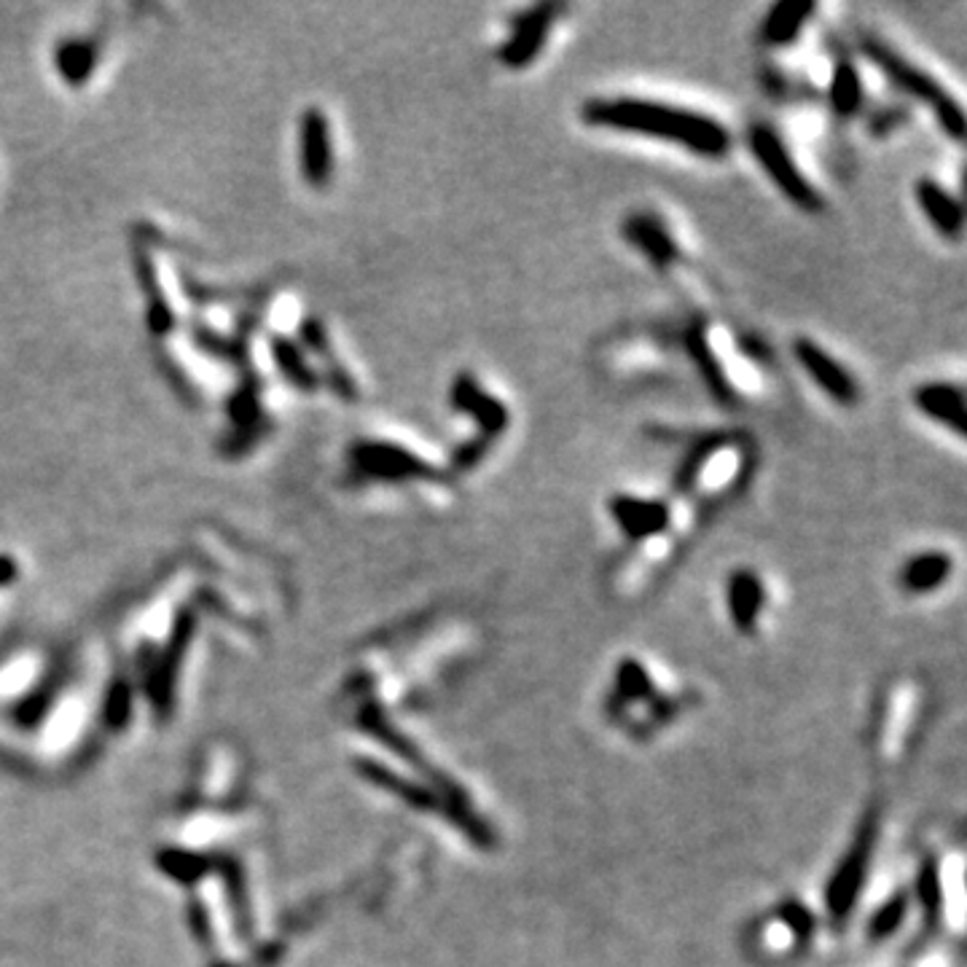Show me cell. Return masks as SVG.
<instances>
[{
	"instance_id": "cell-10",
	"label": "cell",
	"mask_w": 967,
	"mask_h": 967,
	"mask_svg": "<svg viewBox=\"0 0 967 967\" xmlns=\"http://www.w3.org/2000/svg\"><path fill=\"white\" fill-rule=\"evenodd\" d=\"M874 839H876V820L870 817L863 828V833L857 836L852 850L846 852V857L841 861L836 874L831 876V885H828V911L833 919H844L855 906L857 892L863 890V881H866L868 866H870V852H874Z\"/></svg>"
},
{
	"instance_id": "cell-2",
	"label": "cell",
	"mask_w": 967,
	"mask_h": 967,
	"mask_svg": "<svg viewBox=\"0 0 967 967\" xmlns=\"http://www.w3.org/2000/svg\"><path fill=\"white\" fill-rule=\"evenodd\" d=\"M747 151L758 161V167L764 170V176L777 185L779 194L788 200L792 207L803 210V213L817 215L825 207L820 191L814 189V183L803 176V170L798 167V161L792 159L790 146L785 143V137L779 135V130L768 122H755L747 127Z\"/></svg>"
},
{
	"instance_id": "cell-5",
	"label": "cell",
	"mask_w": 967,
	"mask_h": 967,
	"mask_svg": "<svg viewBox=\"0 0 967 967\" xmlns=\"http://www.w3.org/2000/svg\"><path fill=\"white\" fill-rule=\"evenodd\" d=\"M861 49L870 59V63H874V68L879 70V74H885L887 81H890L898 92H903L906 98H911L917 102H927L933 111L941 105L943 100L948 98L946 89H943L941 83L927 74V70L917 68L911 59H906L903 54L895 52L887 41L874 38V35H866V38L861 41Z\"/></svg>"
},
{
	"instance_id": "cell-14",
	"label": "cell",
	"mask_w": 967,
	"mask_h": 967,
	"mask_svg": "<svg viewBox=\"0 0 967 967\" xmlns=\"http://www.w3.org/2000/svg\"><path fill=\"white\" fill-rule=\"evenodd\" d=\"M814 14L817 3L812 0H779V3L768 5L764 20H761L758 41L766 49H788L801 38Z\"/></svg>"
},
{
	"instance_id": "cell-17",
	"label": "cell",
	"mask_w": 967,
	"mask_h": 967,
	"mask_svg": "<svg viewBox=\"0 0 967 967\" xmlns=\"http://www.w3.org/2000/svg\"><path fill=\"white\" fill-rule=\"evenodd\" d=\"M863 102H866V87H863V76L857 65L846 57L836 59L831 70V81H828V105H831L833 116L850 122L863 111Z\"/></svg>"
},
{
	"instance_id": "cell-3",
	"label": "cell",
	"mask_w": 967,
	"mask_h": 967,
	"mask_svg": "<svg viewBox=\"0 0 967 967\" xmlns=\"http://www.w3.org/2000/svg\"><path fill=\"white\" fill-rule=\"evenodd\" d=\"M562 14L560 3H535L510 20L506 41L497 49V59L508 70H527L540 57Z\"/></svg>"
},
{
	"instance_id": "cell-11",
	"label": "cell",
	"mask_w": 967,
	"mask_h": 967,
	"mask_svg": "<svg viewBox=\"0 0 967 967\" xmlns=\"http://www.w3.org/2000/svg\"><path fill=\"white\" fill-rule=\"evenodd\" d=\"M914 408L922 417L933 419L941 428L952 430L954 436H967V398L957 382H922L911 395Z\"/></svg>"
},
{
	"instance_id": "cell-9",
	"label": "cell",
	"mask_w": 967,
	"mask_h": 967,
	"mask_svg": "<svg viewBox=\"0 0 967 967\" xmlns=\"http://www.w3.org/2000/svg\"><path fill=\"white\" fill-rule=\"evenodd\" d=\"M358 468L382 482H441L443 471L395 443H363L356 452Z\"/></svg>"
},
{
	"instance_id": "cell-15",
	"label": "cell",
	"mask_w": 967,
	"mask_h": 967,
	"mask_svg": "<svg viewBox=\"0 0 967 967\" xmlns=\"http://www.w3.org/2000/svg\"><path fill=\"white\" fill-rule=\"evenodd\" d=\"M954 573V556L948 551L941 549H927L919 551V554L909 556L903 567L898 570V586L906 594H933L952 578Z\"/></svg>"
},
{
	"instance_id": "cell-21",
	"label": "cell",
	"mask_w": 967,
	"mask_h": 967,
	"mask_svg": "<svg viewBox=\"0 0 967 967\" xmlns=\"http://www.w3.org/2000/svg\"><path fill=\"white\" fill-rule=\"evenodd\" d=\"M310 176L326 180L328 172H331V146H328L326 122H321V119L310 124Z\"/></svg>"
},
{
	"instance_id": "cell-7",
	"label": "cell",
	"mask_w": 967,
	"mask_h": 967,
	"mask_svg": "<svg viewBox=\"0 0 967 967\" xmlns=\"http://www.w3.org/2000/svg\"><path fill=\"white\" fill-rule=\"evenodd\" d=\"M621 239L629 248L642 256V261L651 263L656 272H670L681 261V245L670 224L653 210H634L621 221Z\"/></svg>"
},
{
	"instance_id": "cell-13",
	"label": "cell",
	"mask_w": 967,
	"mask_h": 967,
	"mask_svg": "<svg viewBox=\"0 0 967 967\" xmlns=\"http://www.w3.org/2000/svg\"><path fill=\"white\" fill-rule=\"evenodd\" d=\"M766 608V588L761 575L750 567H739L726 581V610L737 632L755 634L761 612Z\"/></svg>"
},
{
	"instance_id": "cell-8",
	"label": "cell",
	"mask_w": 967,
	"mask_h": 967,
	"mask_svg": "<svg viewBox=\"0 0 967 967\" xmlns=\"http://www.w3.org/2000/svg\"><path fill=\"white\" fill-rule=\"evenodd\" d=\"M608 514L618 532L632 543L659 538L672 527V506L662 497H642L632 492H616L608 501Z\"/></svg>"
},
{
	"instance_id": "cell-18",
	"label": "cell",
	"mask_w": 967,
	"mask_h": 967,
	"mask_svg": "<svg viewBox=\"0 0 967 967\" xmlns=\"http://www.w3.org/2000/svg\"><path fill=\"white\" fill-rule=\"evenodd\" d=\"M729 441L731 438H729V434H723V430H710V434L696 438V441L686 449V454H683L681 462H677V468H675V476H672V486H675V492L694 490V486L699 484L701 473H705L707 462H710Z\"/></svg>"
},
{
	"instance_id": "cell-16",
	"label": "cell",
	"mask_w": 967,
	"mask_h": 967,
	"mask_svg": "<svg viewBox=\"0 0 967 967\" xmlns=\"http://www.w3.org/2000/svg\"><path fill=\"white\" fill-rule=\"evenodd\" d=\"M686 352H688V358L696 363V371H699V376L705 380L712 398L723 406L734 404L737 401L734 387H731L723 366H720L718 356H715V350L710 347V339H707V331L701 323H696V326H690L686 331Z\"/></svg>"
},
{
	"instance_id": "cell-12",
	"label": "cell",
	"mask_w": 967,
	"mask_h": 967,
	"mask_svg": "<svg viewBox=\"0 0 967 967\" xmlns=\"http://www.w3.org/2000/svg\"><path fill=\"white\" fill-rule=\"evenodd\" d=\"M917 207L927 218V224L948 243H957L965 232V207L941 180L922 176L914 183Z\"/></svg>"
},
{
	"instance_id": "cell-20",
	"label": "cell",
	"mask_w": 967,
	"mask_h": 967,
	"mask_svg": "<svg viewBox=\"0 0 967 967\" xmlns=\"http://www.w3.org/2000/svg\"><path fill=\"white\" fill-rule=\"evenodd\" d=\"M909 895L906 892H895L892 898H887L879 909L874 911L868 919V938L870 941H887L892 938L895 933L900 930V924L906 922V914H909Z\"/></svg>"
},
{
	"instance_id": "cell-4",
	"label": "cell",
	"mask_w": 967,
	"mask_h": 967,
	"mask_svg": "<svg viewBox=\"0 0 967 967\" xmlns=\"http://www.w3.org/2000/svg\"><path fill=\"white\" fill-rule=\"evenodd\" d=\"M449 404L476 425V436L497 443L510 428V408L501 395L490 393L473 371H460L449 384Z\"/></svg>"
},
{
	"instance_id": "cell-22",
	"label": "cell",
	"mask_w": 967,
	"mask_h": 967,
	"mask_svg": "<svg viewBox=\"0 0 967 967\" xmlns=\"http://www.w3.org/2000/svg\"><path fill=\"white\" fill-rule=\"evenodd\" d=\"M492 452V441L473 434L468 441H462L452 454V468L454 471H473L486 460V454Z\"/></svg>"
},
{
	"instance_id": "cell-6",
	"label": "cell",
	"mask_w": 967,
	"mask_h": 967,
	"mask_svg": "<svg viewBox=\"0 0 967 967\" xmlns=\"http://www.w3.org/2000/svg\"><path fill=\"white\" fill-rule=\"evenodd\" d=\"M792 358L801 366L803 374L817 384V390L828 395L833 404L850 408L861 401V384L852 376V371L839 358H833L820 341L798 336L792 339Z\"/></svg>"
},
{
	"instance_id": "cell-1",
	"label": "cell",
	"mask_w": 967,
	"mask_h": 967,
	"mask_svg": "<svg viewBox=\"0 0 967 967\" xmlns=\"http://www.w3.org/2000/svg\"><path fill=\"white\" fill-rule=\"evenodd\" d=\"M581 119L594 130L670 143L707 161L726 159L734 146L729 127L710 113L690 111V108L662 100L634 98V94L586 100L581 105Z\"/></svg>"
},
{
	"instance_id": "cell-19",
	"label": "cell",
	"mask_w": 967,
	"mask_h": 967,
	"mask_svg": "<svg viewBox=\"0 0 967 967\" xmlns=\"http://www.w3.org/2000/svg\"><path fill=\"white\" fill-rule=\"evenodd\" d=\"M917 903L922 909L927 927H938V919L943 914V885L935 857H927L919 868L917 876Z\"/></svg>"
}]
</instances>
